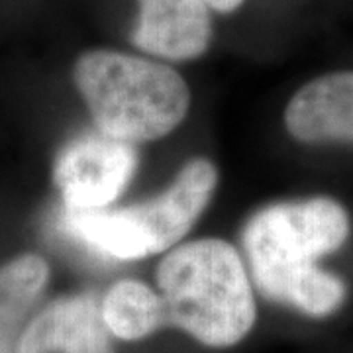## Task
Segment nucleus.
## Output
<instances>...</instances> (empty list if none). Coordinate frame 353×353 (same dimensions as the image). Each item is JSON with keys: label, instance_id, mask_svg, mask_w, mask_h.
Segmentation results:
<instances>
[{"label": "nucleus", "instance_id": "nucleus-9", "mask_svg": "<svg viewBox=\"0 0 353 353\" xmlns=\"http://www.w3.org/2000/svg\"><path fill=\"white\" fill-rule=\"evenodd\" d=\"M50 267L38 255H22L0 267V353H14L20 324L48 283Z\"/></svg>", "mask_w": 353, "mask_h": 353}, {"label": "nucleus", "instance_id": "nucleus-10", "mask_svg": "<svg viewBox=\"0 0 353 353\" xmlns=\"http://www.w3.org/2000/svg\"><path fill=\"white\" fill-rule=\"evenodd\" d=\"M108 332L122 340H141L165 324L161 296L134 279L118 281L101 306Z\"/></svg>", "mask_w": 353, "mask_h": 353}, {"label": "nucleus", "instance_id": "nucleus-8", "mask_svg": "<svg viewBox=\"0 0 353 353\" xmlns=\"http://www.w3.org/2000/svg\"><path fill=\"white\" fill-rule=\"evenodd\" d=\"M212 36L204 0H139L134 46L169 61L196 59Z\"/></svg>", "mask_w": 353, "mask_h": 353}, {"label": "nucleus", "instance_id": "nucleus-4", "mask_svg": "<svg viewBox=\"0 0 353 353\" xmlns=\"http://www.w3.org/2000/svg\"><path fill=\"white\" fill-rule=\"evenodd\" d=\"M218 173L208 159H192L171 187L152 201L118 210H65L77 240L116 259H141L175 245L206 208Z\"/></svg>", "mask_w": 353, "mask_h": 353}, {"label": "nucleus", "instance_id": "nucleus-2", "mask_svg": "<svg viewBox=\"0 0 353 353\" xmlns=\"http://www.w3.org/2000/svg\"><path fill=\"white\" fill-rule=\"evenodd\" d=\"M165 322L208 347H232L255 324V301L240 253L196 240L167 253L157 269Z\"/></svg>", "mask_w": 353, "mask_h": 353}, {"label": "nucleus", "instance_id": "nucleus-6", "mask_svg": "<svg viewBox=\"0 0 353 353\" xmlns=\"http://www.w3.org/2000/svg\"><path fill=\"white\" fill-rule=\"evenodd\" d=\"M14 353H114L94 296L79 294L48 304L16 341Z\"/></svg>", "mask_w": 353, "mask_h": 353}, {"label": "nucleus", "instance_id": "nucleus-1", "mask_svg": "<svg viewBox=\"0 0 353 353\" xmlns=\"http://www.w3.org/2000/svg\"><path fill=\"white\" fill-rule=\"evenodd\" d=\"M350 216L328 196L271 204L245 224L243 250L265 299L312 318L334 314L345 301L340 277L316 261L338 252L350 236Z\"/></svg>", "mask_w": 353, "mask_h": 353}, {"label": "nucleus", "instance_id": "nucleus-3", "mask_svg": "<svg viewBox=\"0 0 353 353\" xmlns=\"http://www.w3.org/2000/svg\"><path fill=\"white\" fill-rule=\"evenodd\" d=\"M73 79L99 132L128 143L163 138L189 112L185 79L143 57L87 51L75 63Z\"/></svg>", "mask_w": 353, "mask_h": 353}, {"label": "nucleus", "instance_id": "nucleus-7", "mask_svg": "<svg viewBox=\"0 0 353 353\" xmlns=\"http://www.w3.org/2000/svg\"><path fill=\"white\" fill-rule=\"evenodd\" d=\"M285 126L301 143H353V71L316 77L299 88Z\"/></svg>", "mask_w": 353, "mask_h": 353}, {"label": "nucleus", "instance_id": "nucleus-11", "mask_svg": "<svg viewBox=\"0 0 353 353\" xmlns=\"http://www.w3.org/2000/svg\"><path fill=\"white\" fill-rule=\"evenodd\" d=\"M204 2H206L208 8H214L216 12L228 14L238 10L245 0H204Z\"/></svg>", "mask_w": 353, "mask_h": 353}, {"label": "nucleus", "instance_id": "nucleus-5", "mask_svg": "<svg viewBox=\"0 0 353 353\" xmlns=\"http://www.w3.org/2000/svg\"><path fill=\"white\" fill-rule=\"evenodd\" d=\"M138 167L132 143L104 134H85L65 148L53 171L65 210H101L128 187Z\"/></svg>", "mask_w": 353, "mask_h": 353}]
</instances>
